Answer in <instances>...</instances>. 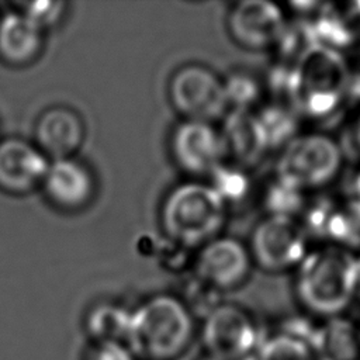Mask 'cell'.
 Returning a JSON list of instances; mask_svg holds the SVG:
<instances>
[{"mask_svg": "<svg viewBox=\"0 0 360 360\" xmlns=\"http://www.w3.org/2000/svg\"><path fill=\"white\" fill-rule=\"evenodd\" d=\"M194 316L179 295L155 294L131 315L127 346L142 360H174L191 345Z\"/></svg>", "mask_w": 360, "mask_h": 360, "instance_id": "cell-1", "label": "cell"}, {"mask_svg": "<svg viewBox=\"0 0 360 360\" xmlns=\"http://www.w3.org/2000/svg\"><path fill=\"white\" fill-rule=\"evenodd\" d=\"M163 236L184 249H198L221 235L228 205L210 183L188 180L176 184L160 205Z\"/></svg>", "mask_w": 360, "mask_h": 360, "instance_id": "cell-2", "label": "cell"}, {"mask_svg": "<svg viewBox=\"0 0 360 360\" xmlns=\"http://www.w3.org/2000/svg\"><path fill=\"white\" fill-rule=\"evenodd\" d=\"M352 77L339 51L315 44L294 63L290 105L297 114L326 118L345 103Z\"/></svg>", "mask_w": 360, "mask_h": 360, "instance_id": "cell-3", "label": "cell"}, {"mask_svg": "<svg viewBox=\"0 0 360 360\" xmlns=\"http://www.w3.org/2000/svg\"><path fill=\"white\" fill-rule=\"evenodd\" d=\"M357 290V259L347 248L326 246L302 259L297 267L295 291L314 312L333 315L347 307Z\"/></svg>", "mask_w": 360, "mask_h": 360, "instance_id": "cell-4", "label": "cell"}, {"mask_svg": "<svg viewBox=\"0 0 360 360\" xmlns=\"http://www.w3.org/2000/svg\"><path fill=\"white\" fill-rule=\"evenodd\" d=\"M343 150L330 136L305 134L281 148L276 177L305 191L330 181L339 172Z\"/></svg>", "mask_w": 360, "mask_h": 360, "instance_id": "cell-5", "label": "cell"}, {"mask_svg": "<svg viewBox=\"0 0 360 360\" xmlns=\"http://www.w3.org/2000/svg\"><path fill=\"white\" fill-rule=\"evenodd\" d=\"M167 96L183 120L214 124L229 111L224 79L201 63H187L176 69L169 80Z\"/></svg>", "mask_w": 360, "mask_h": 360, "instance_id": "cell-6", "label": "cell"}, {"mask_svg": "<svg viewBox=\"0 0 360 360\" xmlns=\"http://www.w3.org/2000/svg\"><path fill=\"white\" fill-rule=\"evenodd\" d=\"M248 248L253 264L270 273L297 269L308 253L300 221L276 215H266L255 225Z\"/></svg>", "mask_w": 360, "mask_h": 360, "instance_id": "cell-7", "label": "cell"}, {"mask_svg": "<svg viewBox=\"0 0 360 360\" xmlns=\"http://www.w3.org/2000/svg\"><path fill=\"white\" fill-rule=\"evenodd\" d=\"M177 167L191 177H210L228 159L222 134L212 122L183 120L169 141Z\"/></svg>", "mask_w": 360, "mask_h": 360, "instance_id": "cell-8", "label": "cell"}, {"mask_svg": "<svg viewBox=\"0 0 360 360\" xmlns=\"http://www.w3.org/2000/svg\"><path fill=\"white\" fill-rule=\"evenodd\" d=\"M193 266L195 277L222 292L248 280L253 260L246 243L221 233L197 249Z\"/></svg>", "mask_w": 360, "mask_h": 360, "instance_id": "cell-9", "label": "cell"}, {"mask_svg": "<svg viewBox=\"0 0 360 360\" xmlns=\"http://www.w3.org/2000/svg\"><path fill=\"white\" fill-rule=\"evenodd\" d=\"M201 338L215 360H240L256 345L257 332L243 308L221 302L204 318Z\"/></svg>", "mask_w": 360, "mask_h": 360, "instance_id": "cell-10", "label": "cell"}, {"mask_svg": "<svg viewBox=\"0 0 360 360\" xmlns=\"http://www.w3.org/2000/svg\"><path fill=\"white\" fill-rule=\"evenodd\" d=\"M287 25L284 11L271 1L243 0L232 4L226 17L231 38L249 51L274 48Z\"/></svg>", "mask_w": 360, "mask_h": 360, "instance_id": "cell-11", "label": "cell"}, {"mask_svg": "<svg viewBox=\"0 0 360 360\" xmlns=\"http://www.w3.org/2000/svg\"><path fill=\"white\" fill-rule=\"evenodd\" d=\"M49 162L32 141L0 139V190L21 195L39 188Z\"/></svg>", "mask_w": 360, "mask_h": 360, "instance_id": "cell-12", "label": "cell"}, {"mask_svg": "<svg viewBox=\"0 0 360 360\" xmlns=\"http://www.w3.org/2000/svg\"><path fill=\"white\" fill-rule=\"evenodd\" d=\"M39 188L53 207L77 211L91 202L96 179L90 167L76 158L51 160Z\"/></svg>", "mask_w": 360, "mask_h": 360, "instance_id": "cell-13", "label": "cell"}, {"mask_svg": "<svg viewBox=\"0 0 360 360\" xmlns=\"http://www.w3.org/2000/svg\"><path fill=\"white\" fill-rule=\"evenodd\" d=\"M86 139V125L77 111L66 105L44 110L34 125V143L49 160L76 158Z\"/></svg>", "mask_w": 360, "mask_h": 360, "instance_id": "cell-14", "label": "cell"}, {"mask_svg": "<svg viewBox=\"0 0 360 360\" xmlns=\"http://www.w3.org/2000/svg\"><path fill=\"white\" fill-rule=\"evenodd\" d=\"M228 159L245 169L256 165L269 150L255 111L229 110L219 127Z\"/></svg>", "mask_w": 360, "mask_h": 360, "instance_id": "cell-15", "label": "cell"}, {"mask_svg": "<svg viewBox=\"0 0 360 360\" xmlns=\"http://www.w3.org/2000/svg\"><path fill=\"white\" fill-rule=\"evenodd\" d=\"M45 32L18 10L0 17V59L11 66L34 63L42 53Z\"/></svg>", "mask_w": 360, "mask_h": 360, "instance_id": "cell-16", "label": "cell"}, {"mask_svg": "<svg viewBox=\"0 0 360 360\" xmlns=\"http://www.w3.org/2000/svg\"><path fill=\"white\" fill-rule=\"evenodd\" d=\"M132 311L115 302L94 305L86 315L84 328L94 343L118 342L125 343L129 335Z\"/></svg>", "mask_w": 360, "mask_h": 360, "instance_id": "cell-17", "label": "cell"}, {"mask_svg": "<svg viewBox=\"0 0 360 360\" xmlns=\"http://www.w3.org/2000/svg\"><path fill=\"white\" fill-rule=\"evenodd\" d=\"M311 338L308 345L318 357L325 360H353L357 356L356 332L346 321L335 319Z\"/></svg>", "mask_w": 360, "mask_h": 360, "instance_id": "cell-18", "label": "cell"}, {"mask_svg": "<svg viewBox=\"0 0 360 360\" xmlns=\"http://www.w3.org/2000/svg\"><path fill=\"white\" fill-rule=\"evenodd\" d=\"M269 150L284 148L297 136V111L281 101H274L255 111Z\"/></svg>", "mask_w": 360, "mask_h": 360, "instance_id": "cell-19", "label": "cell"}, {"mask_svg": "<svg viewBox=\"0 0 360 360\" xmlns=\"http://www.w3.org/2000/svg\"><path fill=\"white\" fill-rule=\"evenodd\" d=\"M210 177L211 180L208 183L219 194L228 208L229 204H239L243 201L250 193V179L246 169L239 165L225 162Z\"/></svg>", "mask_w": 360, "mask_h": 360, "instance_id": "cell-20", "label": "cell"}, {"mask_svg": "<svg viewBox=\"0 0 360 360\" xmlns=\"http://www.w3.org/2000/svg\"><path fill=\"white\" fill-rule=\"evenodd\" d=\"M266 215L295 218L305 207L304 191L276 177L266 188L263 195Z\"/></svg>", "mask_w": 360, "mask_h": 360, "instance_id": "cell-21", "label": "cell"}, {"mask_svg": "<svg viewBox=\"0 0 360 360\" xmlns=\"http://www.w3.org/2000/svg\"><path fill=\"white\" fill-rule=\"evenodd\" d=\"M224 89L229 110L253 111V107L260 101L262 86L249 73L233 72L224 79Z\"/></svg>", "mask_w": 360, "mask_h": 360, "instance_id": "cell-22", "label": "cell"}, {"mask_svg": "<svg viewBox=\"0 0 360 360\" xmlns=\"http://www.w3.org/2000/svg\"><path fill=\"white\" fill-rule=\"evenodd\" d=\"M262 360H319V357L302 338L280 335L266 343Z\"/></svg>", "mask_w": 360, "mask_h": 360, "instance_id": "cell-23", "label": "cell"}, {"mask_svg": "<svg viewBox=\"0 0 360 360\" xmlns=\"http://www.w3.org/2000/svg\"><path fill=\"white\" fill-rule=\"evenodd\" d=\"M68 1L60 0H38L27 1L18 6V11L27 15L44 32L58 27L68 14Z\"/></svg>", "mask_w": 360, "mask_h": 360, "instance_id": "cell-24", "label": "cell"}, {"mask_svg": "<svg viewBox=\"0 0 360 360\" xmlns=\"http://www.w3.org/2000/svg\"><path fill=\"white\" fill-rule=\"evenodd\" d=\"M218 290L194 276V278L190 280L186 287V295L180 298L187 305L193 316L198 314L205 318L212 309H215L221 304L218 301Z\"/></svg>", "mask_w": 360, "mask_h": 360, "instance_id": "cell-25", "label": "cell"}, {"mask_svg": "<svg viewBox=\"0 0 360 360\" xmlns=\"http://www.w3.org/2000/svg\"><path fill=\"white\" fill-rule=\"evenodd\" d=\"M86 360H136L125 343L97 342L86 353Z\"/></svg>", "mask_w": 360, "mask_h": 360, "instance_id": "cell-26", "label": "cell"}, {"mask_svg": "<svg viewBox=\"0 0 360 360\" xmlns=\"http://www.w3.org/2000/svg\"><path fill=\"white\" fill-rule=\"evenodd\" d=\"M345 143L347 152L360 156V117L350 125Z\"/></svg>", "mask_w": 360, "mask_h": 360, "instance_id": "cell-27", "label": "cell"}, {"mask_svg": "<svg viewBox=\"0 0 360 360\" xmlns=\"http://www.w3.org/2000/svg\"><path fill=\"white\" fill-rule=\"evenodd\" d=\"M349 201L360 207V170L349 181Z\"/></svg>", "mask_w": 360, "mask_h": 360, "instance_id": "cell-28", "label": "cell"}, {"mask_svg": "<svg viewBox=\"0 0 360 360\" xmlns=\"http://www.w3.org/2000/svg\"><path fill=\"white\" fill-rule=\"evenodd\" d=\"M360 285V260H357V287Z\"/></svg>", "mask_w": 360, "mask_h": 360, "instance_id": "cell-29", "label": "cell"}]
</instances>
